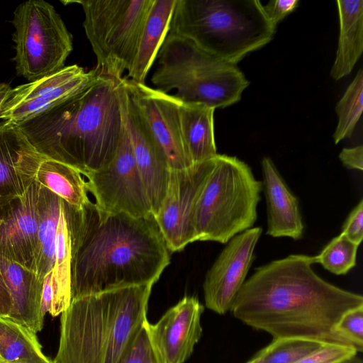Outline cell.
<instances>
[{
  "instance_id": "35",
  "label": "cell",
  "mask_w": 363,
  "mask_h": 363,
  "mask_svg": "<svg viewBox=\"0 0 363 363\" xmlns=\"http://www.w3.org/2000/svg\"><path fill=\"white\" fill-rule=\"evenodd\" d=\"M298 4V0H271L263 7L269 21L277 27V25L296 9Z\"/></svg>"
},
{
  "instance_id": "2",
  "label": "cell",
  "mask_w": 363,
  "mask_h": 363,
  "mask_svg": "<svg viewBox=\"0 0 363 363\" xmlns=\"http://www.w3.org/2000/svg\"><path fill=\"white\" fill-rule=\"evenodd\" d=\"M62 206L71 238L72 299L154 284L169 265L170 251L153 215L108 214L91 201L77 208L62 199Z\"/></svg>"
},
{
  "instance_id": "37",
  "label": "cell",
  "mask_w": 363,
  "mask_h": 363,
  "mask_svg": "<svg viewBox=\"0 0 363 363\" xmlns=\"http://www.w3.org/2000/svg\"><path fill=\"white\" fill-rule=\"evenodd\" d=\"M12 299L0 272V316H9L12 309Z\"/></svg>"
},
{
  "instance_id": "41",
  "label": "cell",
  "mask_w": 363,
  "mask_h": 363,
  "mask_svg": "<svg viewBox=\"0 0 363 363\" xmlns=\"http://www.w3.org/2000/svg\"><path fill=\"white\" fill-rule=\"evenodd\" d=\"M0 363H2V362H1V360H0Z\"/></svg>"
},
{
  "instance_id": "40",
  "label": "cell",
  "mask_w": 363,
  "mask_h": 363,
  "mask_svg": "<svg viewBox=\"0 0 363 363\" xmlns=\"http://www.w3.org/2000/svg\"><path fill=\"white\" fill-rule=\"evenodd\" d=\"M247 363H259L257 359L255 356H254L250 360H249Z\"/></svg>"
},
{
  "instance_id": "28",
  "label": "cell",
  "mask_w": 363,
  "mask_h": 363,
  "mask_svg": "<svg viewBox=\"0 0 363 363\" xmlns=\"http://www.w3.org/2000/svg\"><path fill=\"white\" fill-rule=\"evenodd\" d=\"M338 122L334 143L351 137L363 110V72L360 69L335 106Z\"/></svg>"
},
{
  "instance_id": "32",
  "label": "cell",
  "mask_w": 363,
  "mask_h": 363,
  "mask_svg": "<svg viewBox=\"0 0 363 363\" xmlns=\"http://www.w3.org/2000/svg\"><path fill=\"white\" fill-rule=\"evenodd\" d=\"M336 333L351 343L357 352L363 351V306L345 313L335 326Z\"/></svg>"
},
{
  "instance_id": "24",
  "label": "cell",
  "mask_w": 363,
  "mask_h": 363,
  "mask_svg": "<svg viewBox=\"0 0 363 363\" xmlns=\"http://www.w3.org/2000/svg\"><path fill=\"white\" fill-rule=\"evenodd\" d=\"M38 227L35 255V272L43 281L52 271L55 264V240L59 223L61 198L40 185Z\"/></svg>"
},
{
  "instance_id": "5",
  "label": "cell",
  "mask_w": 363,
  "mask_h": 363,
  "mask_svg": "<svg viewBox=\"0 0 363 363\" xmlns=\"http://www.w3.org/2000/svg\"><path fill=\"white\" fill-rule=\"evenodd\" d=\"M275 30L259 0H177L169 28L235 65L268 44Z\"/></svg>"
},
{
  "instance_id": "25",
  "label": "cell",
  "mask_w": 363,
  "mask_h": 363,
  "mask_svg": "<svg viewBox=\"0 0 363 363\" xmlns=\"http://www.w3.org/2000/svg\"><path fill=\"white\" fill-rule=\"evenodd\" d=\"M35 181L77 208L90 201L82 174L65 163L44 157L38 167Z\"/></svg>"
},
{
  "instance_id": "38",
  "label": "cell",
  "mask_w": 363,
  "mask_h": 363,
  "mask_svg": "<svg viewBox=\"0 0 363 363\" xmlns=\"http://www.w3.org/2000/svg\"><path fill=\"white\" fill-rule=\"evenodd\" d=\"M12 88L6 83H0V108L8 99Z\"/></svg>"
},
{
  "instance_id": "7",
  "label": "cell",
  "mask_w": 363,
  "mask_h": 363,
  "mask_svg": "<svg viewBox=\"0 0 363 363\" xmlns=\"http://www.w3.org/2000/svg\"><path fill=\"white\" fill-rule=\"evenodd\" d=\"M263 189L251 168L234 156L217 154L193 216L196 241L227 243L253 228Z\"/></svg>"
},
{
  "instance_id": "31",
  "label": "cell",
  "mask_w": 363,
  "mask_h": 363,
  "mask_svg": "<svg viewBox=\"0 0 363 363\" xmlns=\"http://www.w3.org/2000/svg\"><path fill=\"white\" fill-rule=\"evenodd\" d=\"M146 320L138 329L118 363H163L152 342Z\"/></svg>"
},
{
  "instance_id": "13",
  "label": "cell",
  "mask_w": 363,
  "mask_h": 363,
  "mask_svg": "<svg viewBox=\"0 0 363 363\" xmlns=\"http://www.w3.org/2000/svg\"><path fill=\"white\" fill-rule=\"evenodd\" d=\"M126 91L147 124L171 170L184 169L193 163L185 148L179 119V100L145 84L123 77Z\"/></svg>"
},
{
  "instance_id": "22",
  "label": "cell",
  "mask_w": 363,
  "mask_h": 363,
  "mask_svg": "<svg viewBox=\"0 0 363 363\" xmlns=\"http://www.w3.org/2000/svg\"><path fill=\"white\" fill-rule=\"evenodd\" d=\"M214 111L204 104L179 101L182 136L193 164L206 162L218 154L214 136Z\"/></svg>"
},
{
  "instance_id": "12",
  "label": "cell",
  "mask_w": 363,
  "mask_h": 363,
  "mask_svg": "<svg viewBox=\"0 0 363 363\" xmlns=\"http://www.w3.org/2000/svg\"><path fill=\"white\" fill-rule=\"evenodd\" d=\"M94 69L86 72L72 65L38 80L12 88L0 108V119L20 123L80 92L96 78Z\"/></svg>"
},
{
  "instance_id": "3",
  "label": "cell",
  "mask_w": 363,
  "mask_h": 363,
  "mask_svg": "<svg viewBox=\"0 0 363 363\" xmlns=\"http://www.w3.org/2000/svg\"><path fill=\"white\" fill-rule=\"evenodd\" d=\"M122 79L96 74L80 92L16 125L43 157L84 176L98 171L113 159L121 137Z\"/></svg>"
},
{
  "instance_id": "15",
  "label": "cell",
  "mask_w": 363,
  "mask_h": 363,
  "mask_svg": "<svg viewBox=\"0 0 363 363\" xmlns=\"http://www.w3.org/2000/svg\"><path fill=\"white\" fill-rule=\"evenodd\" d=\"M119 94L123 123L155 216L164 199L171 169L145 119L129 97L123 78L121 81Z\"/></svg>"
},
{
  "instance_id": "39",
  "label": "cell",
  "mask_w": 363,
  "mask_h": 363,
  "mask_svg": "<svg viewBox=\"0 0 363 363\" xmlns=\"http://www.w3.org/2000/svg\"><path fill=\"white\" fill-rule=\"evenodd\" d=\"M342 363H363L362 359L358 355H355L352 358L346 360Z\"/></svg>"
},
{
  "instance_id": "36",
  "label": "cell",
  "mask_w": 363,
  "mask_h": 363,
  "mask_svg": "<svg viewBox=\"0 0 363 363\" xmlns=\"http://www.w3.org/2000/svg\"><path fill=\"white\" fill-rule=\"evenodd\" d=\"M339 158L346 167L352 169H363V147H345L339 154Z\"/></svg>"
},
{
  "instance_id": "4",
  "label": "cell",
  "mask_w": 363,
  "mask_h": 363,
  "mask_svg": "<svg viewBox=\"0 0 363 363\" xmlns=\"http://www.w3.org/2000/svg\"><path fill=\"white\" fill-rule=\"evenodd\" d=\"M153 284L117 288L74 298L61 314L54 363H118L147 320Z\"/></svg>"
},
{
  "instance_id": "8",
  "label": "cell",
  "mask_w": 363,
  "mask_h": 363,
  "mask_svg": "<svg viewBox=\"0 0 363 363\" xmlns=\"http://www.w3.org/2000/svg\"><path fill=\"white\" fill-rule=\"evenodd\" d=\"M82 6L83 27L96 57L97 74L122 79L135 60L153 0L61 1Z\"/></svg>"
},
{
  "instance_id": "11",
  "label": "cell",
  "mask_w": 363,
  "mask_h": 363,
  "mask_svg": "<svg viewBox=\"0 0 363 363\" xmlns=\"http://www.w3.org/2000/svg\"><path fill=\"white\" fill-rule=\"evenodd\" d=\"M214 163V157L191 167L171 170L162 206L154 216L170 252L196 241L193 216L199 194Z\"/></svg>"
},
{
  "instance_id": "23",
  "label": "cell",
  "mask_w": 363,
  "mask_h": 363,
  "mask_svg": "<svg viewBox=\"0 0 363 363\" xmlns=\"http://www.w3.org/2000/svg\"><path fill=\"white\" fill-rule=\"evenodd\" d=\"M340 33L330 76L339 80L347 76L363 52V1L338 0Z\"/></svg>"
},
{
  "instance_id": "20",
  "label": "cell",
  "mask_w": 363,
  "mask_h": 363,
  "mask_svg": "<svg viewBox=\"0 0 363 363\" xmlns=\"http://www.w3.org/2000/svg\"><path fill=\"white\" fill-rule=\"evenodd\" d=\"M0 272L12 299L9 315L35 333L43 327L41 313L43 281L34 271L0 255Z\"/></svg>"
},
{
  "instance_id": "9",
  "label": "cell",
  "mask_w": 363,
  "mask_h": 363,
  "mask_svg": "<svg viewBox=\"0 0 363 363\" xmlns=\"http://www.w3.org/2000/svg\"><path fill=\"white\" fill-rule=\"evenodd\" d=\"M12 23L16 73L29 82L65 67L73 38L61 16L43 0H28L13 11Z\"/></svg>"
},
{
  "instance_id": "14",
  "label": "cell",
  "mask_w": 363,
  "mask_h": 363,
  "mask_svg": "<svg viewBox=\"0 0 363 363\" xmlns=\"http://www.w3.org/2000/svg\"><path fill=\"white\" fill-rule=\"evenodd\" d=\"M262 232V228L254 227L227 242L206 273L203 284L208 309L220 315L230 311L255 259L254 250Z\"/></svg>"
},
{
  "instance_id": "29",
  "label": "cell",
  "mask_w": 363,
  "mask_h": 363,
  "mask_svg": "<svg viewBox=\"0 0 363 363\" xmlns=\"http://www.w3.org/2000/svg\"><path fill=\"white\" fill-rule=\"evenodd\" d=\"M323 344L299 338H278L255 356L259 363H296Z\"/></svg>"
},
{
  "instance_id": "10",
  "label": "cell",
  "mask_w": 363,
  "mask_h": 363,
  "mask_svg": "<svg viewBox=\"0 0 363 363\" xmlns=\"http://www.w3.org/2000/svg\"><path fill=\"white\" fill-rule=\"evenodd\" d=\"M84 176L87 190L102 212L135 218L152 215L124 123L113 159L104 168Z\"/></svg>"
},
{
  "instance_id": "21",
  "label": "cell",
  "mask_w": 363,
  "mask_h": 363,
  "mask_svg": "<svg viewBox=\"0 0 363 363\" xmlns=\"http://www.w3.org/2000/svg\"><path fill=\"white\" fill-rule=\"evenodd\" d=\"M177 0H153L148 13L138 52L132 67L123 77L138 84H145L146 77L169 33Z\"/></svg>"
},
{
  "instance_id": "16",
  "label": "cell",
  "mask_w": 363,
  "mask_h": 363,
  "mask_svg": "<svg viewBox=\"0 0 363 363\" xmlns=\"http://www.w3.org/2000/svg\"><path fill=\"white\" fill-rule=\"evenodd\" d=\"M40 184L22 196L0 199V255L35 272Z\"/></svg>"
},
{
  "instance_id": "30",
  "label": "cell",
  "mask_w": 363,
  "mask_h": 363,
  "mask_svg": "<svg viewBox=\"0 0 363 363\" xmlns=\"http://www.w3.org/2000/svg\"><path fill=\"white\" fill-rule=\"evenodd\" d=\"M358 247L340 233L333 238L318 255L313 256L314 263L320 264L334 274H346L356 264Z\"/></svg>"
},
{
  "instance_id": "33",
  "label": "cell",
  "mask_w": 363,
  "mask_h": 363,
  "mask_svg": "<svg viewBox=\"0 0 363 363\" xmlns=\"http://www.w3.org/2000/svg\"><path fill=\"white\" fill-rule=\"evenodd\" d=\"M358 354L352 347L338 344H323L296 363H342Z\"/></svg>"
},
{
  "instance_id": "19",
  "label": "cell",
  "mask_w": 363,
  "mask_h": 363,
  "mask_svg": "<svg viewBox=\"0 0 363 363\" xmlns=\"http://www.w3.org/2000/svg\"><path fill=\"white\" fill-rule=\"evenodd\" d=\"M262 186L267 203V234L273 238L287 237L299 240L304 225L298 200L291 192L272 160H262Z\"/></svg>"
},
{
  "instance_id": "1",
  "label": "cell",
  "mask_w": 363,
  "mask_h": 363,
  "mask_svg": "<svg viewBox=\"0 0 363 363\" xmlns=\"http://www.w3.org/2000/svg\"><path fill=\"white\" fill-rule=\"evenodd\" d=\"M313 263V257L290 255L257 267L230 311L273 339L299 338L354 348L336 333L335 326L345 313L363 306V297L323 279L312 269Z\"/></svg>"
},
{
  "instance_id": "18",
  "label": "cell",
  "mask_w": 363,
  "mask_h": 363,
  "mask_svg": "<svg viewBox=\"0 0 363 363\" xmlns=\"http://www.w3.org/2000/svg\"><path fill=\"white\" fill-rule=\"evenodd\" d=\"M44 158L16 124L0 123V199L22 196Z\"/></svg>"
},
{
  "instance_id": "6",
  "label": "cell",
  "mask_w": 363,
  "mask_h": 363,
  "mask_svg": "<svg viewBox=\"0 0 363 363\" xmlns=\"http://www.w3.org/2000/svg\"><path fill=\"white\" fill-rule=\"evenodd\" d=\"M155 89L186 103L214 109L238 102L249 82L237 67L206 52L189 40L168 33L157 54Z\"/></svg>"
},
{
  "instance_id": "34",
  "label": "cell",
  "mask_w": 363,
  "mask_h": 363,
  "mask_svg": "<svg viewBox=\"0 0 363 363\" xmlns=\"http://www.w3.org/2000/svg\"><path fill=\"white\" fill-rule=\"evenodd\" d=\"M343 234L351 242L359 245L363 238V200L350 212L343 226Z\"/></svg>"
},
{
  "instance_id": "27",
  "label": "cell",
  "mask_w": 363,
  "mask_h": 363,
  "mask_svg": "<svg viewBox=\"0 0 363 363\" xmlns=\"http://www.w3.org/2000/svg\"><path fill=\"white\" fill-rule=\"evenodd\" d=\"M72 300L71 238L61 199L52 269V301L49 313L52 317L62 314L69 308Z\"/></svg>"
},
{
  "instance_id": "17",
  "label": "cell",
  "mask_w": 363,
  "mask_h": 363,
  "mask_svg": "<svg viewBox=\"0 0 363 363\" xmlns=\"http://www.w3.org/2000/svg\"><path fill=\"white\" fill-rule=\"evenodd\" d=\"M203 310L196 297L186 296L156 323H149L152 342L163 363H184L191 357L202 335Z\"/></svg>"
},
{
  "instance_id": "26",
  "label": "cell",
  "mask_w": 363,
  "mask_h": 363,
  "mask_svg": "<svg viewBox=\"0 0 363 363\" xmlns=\"http://www.w3.org/2000/svg\"><path fill=\"white\" fill-rule=\"evenodd\" d=\"M2 363H54L45 356L36 333L9 316H0Z\"/></svg>"
}]
</instances>
